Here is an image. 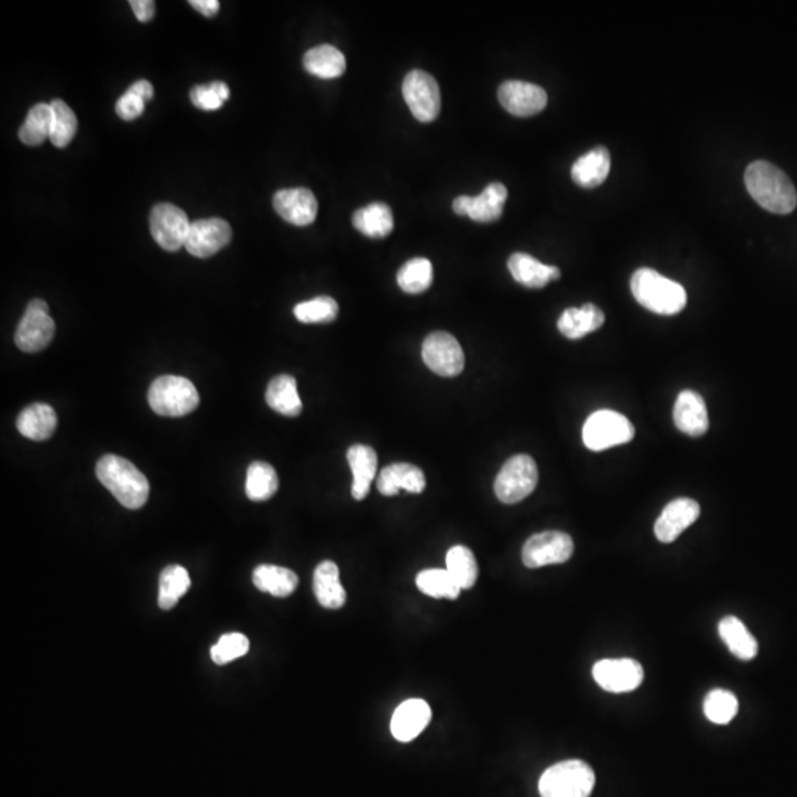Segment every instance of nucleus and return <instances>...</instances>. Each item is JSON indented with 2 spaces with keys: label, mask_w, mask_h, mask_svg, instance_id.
<instances>
[{
  "label": "nucleus",
  "mask_w": 797,
  "mask_h": 797,
  "mask_svg": "<svg viewBox=\"0 0 797 797\" xmlns=\"http://www.w3.org/2000/svg\"><path fill=\"white\" fill-rule=\"evenodd\" d=\"M635 429L631 421L619 412L601 409L594 412L583 426V443L591 451L600 452L613 446L631 442Z\"/></svg>",
  "instance_id": "423d86ee"
},
{
  "label": "nucleus",
  "mask_w": 797,
  "mask_h": 797,
  "mask_svg": "<svg viewBox=\"0 0 797 797\" xmlns=\"http://www.w3.org/2000/svg\"><path fill=\"white\" fill-rule=\"evenodd\" d=\"M446 570L461 589L473 588L479 578V567L473 551L462 545L452 547L446 554Z\"/></svg>",
  "instance_id": "c9c22d12"
},
{
  "label": "nucleus",
  "mask_w": 797,
  "mask_h": 797,
  "mask_svg": "<svg viewBox=\"0 0 797 797\" xmlns=\"http://www.w3.org/2000/svg\"><path fill=\"white\" fill-rule=\"evenodd\" d=\"M133 12L141 23H150L155 15V2L153 0H130Z\"/></svg>",
  "instance_id": "a18cd8bd"
},
{
  "label": "nucleus",
  "mask_w": 797,
  "mask_h": 797,
  "mask_svg": "<svg viewBox=\"0 0 797 797\" xmlns=\"http://www.w3.org/2000/svg\"><path fill=\"white\" fill-rule=\"evenodd\" d=\"M279 488L278 474L268 462L256 461L248 467L246 493L248 499L263 502L271 499Z\"/></svg>",
  "instance_id": "f704fd0d"
},
{
  "label": "nucleus",
  "mask_w": 797,
  "mask_h": 797,
  "mask_svg": "<svg viewBox=\"0 0 797 797\" xmlns=\"http://www.w3.org/2000/svg\"><path fill=\"white\" fill-rule=\"evenodd\" d=\"M423 359L427 367L440 377H457L464 369L465 356L457 338L437 331L424 340Z\"/></svg>",
  "instance_id": "f8f14e48"
},
{
  "label": "nucleus",
  "mask_w": 797,
  "mask_h": 797,
  "mask_svg": "<svg viewBox=\"0 0 797 797\" xmlns=\"http://www.w3.org/2000/svg\"><path fill=\"white\" fill-rule=\"evenodd\" d=\"M313 591L325 609L337 610L346 604V591L340 582V570L333 561H322L313 573Z\"/></svg>",
  "instance_id": "b1692460"
},
{
  "label": "nucleus",
  "mask_w": 797,
  "mask_h": 797,
  "mask_svg": "<svg viewBox=\"0 0 797 797\" xmlns=\"http://www.w3.org/2000/svg\"><path fill=\"white\" fill-rule=\"evenodd\" d=\"M55 334L49 307L40 299L31 300L15 333V344L26 353H37L49 346Z\"/></svg>",
  "instance_id": "9d476101"
},
{
  "label": "nucleus",
  "mask_w": 797,
  "mask_h": 797,
  "mask_svg": "<svg viewBox=\"0 0 797 797\" xmlns=\"http://www.w3.org/2000/svg\"><path fill=\"white\" fill-rule=\"evenodd\" d=\"M595 682L607 693H631L644 679V669L637 660L604 659L592 668Z\"/></svg>",
  "instance_id": "ddd939ff"
},
{
  "label": "nucleus",
  "mask_w": 797,
  "mask_h": 797,
  "mask_svg": "<svg viewBox=\"0 0 797 797\" xmlns=\"http://www.w3.org/2000/svg\"><path fill=\"white\" fill-rule=\"evenodd\" d=\"M189 5L207 18L215 17L220 9V3L217 0H191Z\"/></svg>",
  "instance_id": "49530a36"
},
{
  "label": "nucleus",
  "mask_w": 797,
  "mask_h": 797,
  "mask_svg": "<svg viewBox=\"0 0 797 797\" xmlns=\"http://www.w3.org/2000/svg\"><path fill=\"white\" fill-rule=\"evenodd\" d=\"M54 110V124H52L51 138L49 141L57 148H65L77 132V117L74 111L61 99L51 102Z\"/></svg>",
  "instance_id": "ea45409f"
},
{
  "label": "nucleus",
  "mask_w": 797,
  "mask_h": 797,
  "mask_svg": "<svg viewBox=\"0 0 797 797\" xmlns=\"http://www.w3.org/2000/svg\"><path fill=\"white\" fill-rule=\"evenodd\" d=\"M595 786V774L582 761H564L552 765L539 780L541 797H589Z\"/></svg>",
  "instance_id": "20e7f679"
},
{
  "label": "nucleus",
  "mask_w": 797,
  "mask_h": 797,
  "mask_svg": "<svg viewBox=\"0 0 797 797\" xmlns=\"http://www.w3.org/2000/svg\"><path fill=\"white\" fill-rule=\"evenodd\" d=\"M150 228L158 246L166 251H178L185 246L191 222L184 210L163 203L157 204L151 212Z\"/></svg>",
  "instance_id": "9b49d317"
},
{
  "label": "nucleus",
  "mask_w": 797,
  "mask_h": 797,
  "mask_svg": "<svg viewBox=\"0 0 797 797\" xmlns=\"http://www.w3.org/2000/svg\"><path fill=\"white\" fill-rule=\"evenodd\" d=\"M452 209L457 215L460 216H467V209H468V195H461V197L455 198L454 204H452Z\"/></svg>",
  "instance_id": "09e8293b"
},
{
  "label": "nucleus",
  "mask_w": 797,
  "mask_h": 797,
  "mask_svg": "<svg viewBox=\"0 0 797 797\" xmlns=\"http://www.w3.org/2000/svg\"><path fill=\"white\" fill-rule=\"evenodd\" d=\"M431 721V709L429 703L421 699H411L403 702L402 705L393 713L392 730L393 737L402 743H409L426 730Z\"/></svg>",
  "instance_id": "a211bd4d"
},
{
  "label": "nucleus",
  "mask_w": 797,
  "mask_h": 797,
  "mask_svg": "<svg viewBox=\"0 0 797 797\" xmlns=\"http://www.w3.org/2000/svg\"><path fill=\"white\" fill-rule=\"evenodd\" d=\"M612 167V157L606 147H597L576 160L572 179L582 188H595L604 184Z\"/></svg>",
  "instance_id": "5701e85b"
},
{
  "label": "nucleus",
  "mask_w": 797,
  "mask_h": 797,
  "mask_svg": "<svg viewBox=\"0 0 797 797\" xmlns=\"http://www.w3.org/2000/svg\"><path fill=\"white\" fill-rule=\"evenodd\" d=\"M753 200L775 215H789L797 206V192L789 176L768 161H753L744 173Z\"/></svg>",
  "instance_id": "f257e3e1"
},
{
  "label": "nucleus",
  "mask_w": 797,
  "mask_h": 797,
  "mask_svg": "<svg viewBox=\"0 0 797 797\" xmlns=\"http://www.w3.org/2000/svg\"><path fill=\"white\" fill-rule=\"evenodd\" d=\"M96 477L129 510H139L148 501L150 482L132 462L122 457L104 455L96 464Z\"/></svg>",
  "instance_id": "f03ea898"
},
{
  "label": "nucleus",
  "mask_w": 797,
  "mask_h": 797,
  "mask_svg": "<svg viewBox=\"0 0 797 797\" xmlns=\"http://www.w3.org/2000/svg\"><path fill=\"white\" fill-rule=\"evenodd\" d=\"M575 551L572 536L558 530L536 533L524 544L522 558L529 569L566 563Z\"/></svg>",
  "instance_id": "1a4fd4ad"
},
{
  "label": "nucleus",
  "mask_w": 797,
  "mask_h": 797,
  "mask_svg": "<svg viewBox=\"0 0 797 797\" xmlns=\"http://www.w3.org/2000/svg\"><path fill=\"white\" fill-rule=\"evenodd\" d=\"M191 586L188 570L185 567L173 564L166 567L160 575V589H158V606L163 610H172Z\"/></svg>",
  "instance_id": "72a5a7b5"
},
{
  "label": "nucleus",
  "mask_w": 797,
  "mask_h": 797,
  "mask_svg": "<svg viewBox=\"0 0 797 797\" xmlns=\"http://www.w3.org/2000/svg\"><path fill=\"white\" fill-rule=\"evenodd\" d=\"M127 91L135 93L136 96L144 99L145 102L150 101L154 96L153 85L148 80H139V82L133 83Z\"/></svg>",
  "instance_id": "de8ad7c7"
},
{
  "label": "nucleus",
  "mask_w": 797,
  "mask_h": 797,
  "mask_svg": "<svg viewBox=\"0 0 797 797\" xmlns=\"http://www.w3.org/2000/svg\"><path fill=\"white\" fill-rule=\"evenodd\" d=\"M508 269L513 278L527 288H544L561 276L557 266L544 265L526 253H514L508 260Z\"/></svg>",
  "instance_id": "412c9836"
},
{
  "label": "nucleus",
  "mask_w": 797,
  "mask_h": 797,
  "mask_svg": "<svg viewBox=\"0 0 797 797\" xmlns=\"http://www.w3.org/2000/svg\"><path fill=\"white\" fill-rule=\"evenodd\" d=\"M274 209L285 222L307 226L315 222L318 201L310 189H282L275 194Z\"/></svg>",
  "instance_id": "f3484780"
},
{
  "label": "nucleus",
  "mask_w": 797,
  "mask_h": 797,
  "mask_svg": "<svg viewBox=\"0 0 797 797\" xmlns=\"http://www.w3.org/2000/svg\"><path fill=\"white\" fill-rule=\"evenodd\" d=\"M347 461L353 473L352 495L356 501L367 498L377 473V454L367 445H353L347 451Z\"/></svg>",
  "instance_id": "393cba45"
},
{
  "label": "nucleus",
  "mask_w": 797,
  "mask_h": 797,
  "mask_svg": "<svg viewBox=\"0 0 797 797\" xmlns=\"http://www.w3.org/2000/svg\"><path fill=\"white\" fill-rule=\"evenodd\" d=\"M231 240V225L219 217H212L191 223L185 248L192 256L207 259L228 246Z\"/></svg>",
  "instance_id": "4468645a"
},
{
  "label": "nucleus",
  "mask_w": 797,
  "mask_h": 797,
  "mask_svg": "<svg viewBox=\"0 0 797 797\" xmlns=\"http://www.w3.org/2000/svg\"><path fill=\"white\" fill-rule=\"evenodd\" d=\"M499 102L502 107L517 117H530L547 107V92L533 83L508 80L499 86Z\"/></svg>",
  "instance_id": "2eb2a0df"
},
{
  "label": "nucleus",
  "mask_w": 797,
  "mask_h": 797,
  "mask_svg": "<svg viewBox=\"0 0 797 797\" xmlns=\"http://www.w3.org/2000/svg\"><path fill=\"white\" fill-rule=\"evenodd\" d=\"M266 402L274 411L285 417H297L302 414L303 403L297 392L296 378L287 374L275 377L266 390Z\"/></svg>",
  "instance_id": "c85d7f7f"
},
{
  "label": "nucleus",
  "mask_w": 797,
  "mask_h": 797,
  "mask_svg": "<svg viewBox=\"0 0 797 797\" xmlns=\"http://www.w3.org/2000/svg\"><path fill=\"white\" fill-rule=\"evenodd\" d=\"M303 65L319 79H337L346 71V58L334 46L319 45L306 52Z\"/></svg>",
  "instance_id": "7c9ffc66"
},
{
  "label": "nucleus",
  "mask_w": 797,
  "mask_h": 797,
  "mask_svg": "<svg viewBox=\"0 0 797 797\" xmlns=\"http://www.w3.org/2000/svg\"><path fill=\"white\" fill-rule=\"evenodd\" d=\"M148 402L155 414L163 417H184L197 409L200 395L188 378L163 375L151 386Z\"/></svg>",
  "instance_id": "39448f33"
},
{
  "label": "nucleus",
  "mask_w": 797,
  "mask_h": 797,
  "mask_svg": "<svg viewBox=\"0 0 797 797\" xmlns=\"http://www.w3.org/2000/svg\"><path fill=\"white\" fill-rule=\"evenodd\" d=\"M253 583L260 591L269 592L274 597L285 598L296 591L299 578L293 570L262 564L253 572Z\"/></svg>",
  "instance_id": "2f4dec72"
},
{
  "label": "nucleus",
  "mask_w": 797,
  "mask_h": 797,
  "mask_svg": "<svg viewBox=\"0 0 797 797\" xmlns=\"http://www.w3.org/2000/svg\"><path fill=\"white\" fill-rule=\"evenodd\" d=\"M719 635L727 644L728 650L740 660H752L758 656V641L750 634L740 619L736 616H727L719 622Z\"/></svg>",
  "instance_id": "cd10ccee"
},
{
  "label": "nucleus",
  "mask_w": 797,
  "mask_h": 797,
  "mask_svg": "<svg viewBox=\"0 0 797 797\" xmlns=\"http://www.w3.org/2000/svg\"><path fill=\"white\" fill-rule=\"evenodd\" d=\"M538 465L529 455H516L502 465L495 480V493L504 504H517L535 491Z\"/></svg>",
  "instance_id": "0eeeda50"
},
{
  "label": "nucleus",
  "mask_w": 797,
  "mask_h": 797,
  "mask_svg": "<svg viewBox=\"0 0 797 797\" xmlns=\"http://www.w3.org/2000/svg\"><path fill=\"white\" fill-rule=\"evenodd\" d=\"M294 316L303 324H330L337 319L338 305L331 297H316L294 307Z\"/></svg>",
  "instance_id": "a19ab883"
},
{
  "label": "nucleus",
  "mask_w": 797,
  "mask_h": 797,
  "mask_svg": "<svg viewBox=\"0 0 797 797\" xmlns=\"http://www.w3.org/2000/svg\"><path fill=\"white\" fill-rule=\"evenodd\" d=\"M631 290L641 306L657 315H676L687 306L685 288L654 269H638L632 275Z\"/></svg>",
  "instance_id": "7ed1b4c3"
},
{
  "label": "nucleus",
  "mask_w": 797,
  "mask_h": 797,
  "mask_svg": "<svg viewBox=\"0 0 797 797\" xmlns=\"http://www.w3.org/2000/svg\"><path fill=\"white\" fill-rule=\"evenodd\" d=\"M508 191L504 184L493 182L477 197H468L467 217L474 222H496L504 213Z\"/></svg>",
  "instance_id": "bb28decb"
},
{
  "label": "nucleus",
  "mask_w": 797,
  "mask_h": 797,
  "mask_svg": "<svg viewBox=\"0 0 797 797\" xmlns=\"http://www.w3.org/2000/svg\"><path fill=\"white\" fill-rule=\"evenodd\" d=\"M52 124H54V110H52L51 104L40 102V104L34 105L27 114L26 122L21 126L18 136L23 144L37 147V145H42L46 139L51 138Z\"/></svg>",
  "instance_id": "473e14b6"
},
{
  "label": "nucleus",
  "mask_w": 797,
  "mask_h": 797,
  "mask_svg": "<svg viewBox=\"0 0 797 797\" xmlns=\"http://www.w3.org/2000/svg\"><path fill=\"white\" fill-rule=\"evenodd\" d=\"M398 284L408 294H420L429 290L433 284V265L430 260L415 257L406 262L398 272Z\"/></svg>",
  "instance_id": "e433bc0d"
},
{
  "label": "nucleus",
  "mask_w": 797,
  "mask_h": 797,
  "mask_svg": "<svg viewBox=\"0 0 797 797\" xmlns=\"http://www.w3.org/2000/svg\"><path fill=\"white\" fill-rule=\"evenodd\" d=\"M417 586L423 594L433 598L457 600L461 588L446 569H429L418 573Z\"/></svg>",
  "instance_id": "4c0bfd02"
},
{
  "label": "nucleus",
  "mask_w": 797,
  "mask_h": 797,
  "mask_svg": "<svg viewBox=\"0 0 797 797\" xmlns=\"http://www.w3.org/2000/svg\"><path fill=\"white\" fill-rule=\"evenodd\" d=\"M58 418L52 406L46 403H33L27 406L17 418V429L27 439L42 442L49 439L57 429Z\"/></svg>",
  "instance_id": "a878e982"
},
{
  "label": "nucleus",
  "mask_w": 797,
  "mask_h": 797,
  "mask_svg": "<svg viewBox=\"0 0 797 797\" xmlns=\"http://www.w3.org/2000/svg\"><path fill=\"white\" fill-rule=\"evenodd\" d=\"M402 92L409 110L418 122L430 123L437 119L442 98L439 85L433 76L426 71H411L403 80Z\"/></svg>",
  "instance_id": "6e6552de"
},
{
  "label": "nucleus",
  "mask_w": 797,
  "mask_h": 797,
  "mask_svg": "<svg viewBox=\"0 0 797 797\" xmlns=\"http://www.w3.org/2000/svg\"><path fill=\"white\" fill-rule=\"evenodd\" d=\"M250 650V641L246 635L226 634L212 647V659L216 665H228L240 657L246 656Z\"/></svg>",
  "instance_id": "79ce46f5"
},
{
  "label": "nucleus",
  "mask_w": 797,
  "mask_h": 797,
  "mask_svg": "<svg viewBox=\"0 0 797 797\" xmlns=\"http://www.w3.org/2000/svg\"><path fill=\"white\" fill-rule=\"evenodd\" d=\"M676 429L691 437H700L709 430L705 399L693 390L679 393L674 408Z\"/></svg>",
  "instance_id": "6ab92c4d"
},
{
  "label": "nucleus",
  "mask_w": 797,
  "mask_h": 797,
  "mask_svg": "<svg viewBox=\"0 0 797 797\" xmlns=\"http://www.w3.org/2000/svg\"><path fill=\"white\" fill-rule=\"evenodd\" d=\"M377 488L384 496L398 495L400 489L421 493L426 489V476L421 468L408 462H398L383 468L377 480Z\"/></svg>",
  "instance_id": "aec40b11"
},
{
  "label": "nucleus",
  "mask_w": 797,
  "mask_h": 797,
  "mask_svg": "<svg viewBox=\"0 0 797 797\" xmlns=\"http://www.w3.org/2000/svg\"><path fill=\"white\" fill-rule=\"evenodd\" d=\"M353 226L369 238H386L395 228L392 210L387 204L372 203L353 213Z\"/></svg>",
  "instance_id": "c756f323"
},
{
  "label": "nucleus",
  "mask_w": 797,
  "mask_h": 797,
  "mask_svg": "<svg viewBox=\"0 0 797 797\" xmlns=\"http://www.w3.org/2000/svg\"><path fill=\"white\" fill-rule=\"evenodd\" d=\"M144 110V99L139 98V96H136L135 93L132 92L127 91L122 98L117 101V116H119L120 119L126 120V122H132V120L138 119V117L142 116Z\"/></svg>",
  "instance_id": "c03bdc74"
},
{
  "label": "nucleus",
  "mask_w": 797,
  "mask_h": 797,
  "mask_svg": "<svg viewBox=\"0 0 797 797\" xmlns=\"http://www.w3.org/2000/svg\"><path fill=\"white\" fill-rule=\"evenodd\" d=\"M191 102L203 111H216L228 101L231 96L228 85L223 82H213L209 85L195 86L191 89Z\"/></svg>",
  "instance_id": "37998d69"
},
{
  "label": "nucleus",
  "mask_w": 797,
  "mask_h": 797,
  "mask_svg": "<svg viewBox=\"0 0 797 797\" xmlns=\"http://www.w3.org/2000/svg\"><path fill=\"white\" fill-rule=\"evenodd\" d=\"M606 316L600 307L586 303L581 309L570 307L561 313L558 319V330L564 337L570 340H579L586 334L594 333L603 327Z\"/></svg>",
  "instance_id": "4be33fe9"
},
{
  "label": "nucleus",
  "mask_w": 797,
  "mask_h": 797,
  "mask_svg": "<svg viewBox=\"0 0 797 797\" xmlns=\"http://www.w3.org/2000/svg\"><path fill=\"white\" fill-rule=\"evenodd\" d=\"M700 516V505L694 499L679 498L669 502L660 514L654 533L663 544H671Z\"/></svg>",
  "instance_id": "dca6fc26"
},
{
  "label": "nucleus",
  "mask_w": 797,
  "mask_h": 797,
  "mask_svg": "<svg viewBox=\"0 0 797 797\" xmlns=\"http://www.w3.org/2000/svg\"><path fill=\"white\" fill-rule=\"evenodd\" d=\"M706 718L713 724L727 725L736 718L738 713V700L731 691L713 690L705 699Z\"/></svg>",
  "instance_id": "58836bf2"
}]
</instances>
